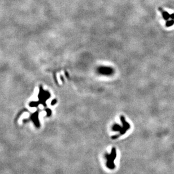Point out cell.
I'll return each mask as SVG.
<instances>
[{
  "label": "cell",
  "instance_id": "6da1fadb",
  "mask_svg": "<svg viewBox=\"0 0 174 174\" xmlns=\"http://www.w3.org/2000/svg\"><path fill=\"white\" fill-rule=\"evenodd\" d=\"M120 120L122 123V126H120L118 124L115 123L112 127V128H111L112 131H113L114 132H116V131H119V135H115H115L111 137L112 139L118 138L121 135H124L128 129H130V127H131L130 124L128 123V122H126L124 117L121 116L120 117Z\"/></svg>",
  "mask_w": 174,
  "mask_h": 174
},
{
  "label": "cell",
  "instance_id": "7a4b0ae2",
  "mask_svg": "<svg viewBox=\"0 0 174 174\" xmlns=\"http://www.w3.org/2000/svg\"><path fill=\"white\" fill-rule=\"evenodd\" d=\"M104 157L106 159V166L110 170H114L115 168L114 161L117 158V150L115 147H113L110 153H105Z\"/></svg>",
  "mask_w": 174,
  "mask_h": 174
},
{
  "label": "cell",
  "instance_id": "ba28073f",
  "mask_svg": "<svg viewBox=\"0 0 174 174\" xmlns=\"http://www.w3.org/2000/svg\"><path fill=\"white\" fill-rule=\"evenodd\" d=\"M66 76H67V77L68 78V73L67 72H66Z\"/></svg>",
  "mask_w": 174,
  "mask_h": 174
},
{
  "label": "cell",
  "instance_id": "3957f363",
  "mask_svg": "<svg viewBox=\"0 0 174 174\" xmlns=\"http://www.w3.org/2000/svg\"><path fill=\"white\" fill-rule=\"evenodd\" d=\"M98 73L102 75H111L114 73V70L109 67H105V66H102L99 67L97 70Z\"/></svg>",
  "mask_w": 174,
  "mask_h": 174
},
{
  "label": "cell",
  "instance_id": "8992f818",
  "mask_svg": "<svg viewBox=\"0 0 174 174\" xmlns=\"http://www.w3.org/2000/svg\"><path fill=\"white\" fill-rule=\"evenodd\" d=\"M55 103H57V100H54L53 101V102H52V103H51V104H52V105H54L55 104Z\"/></svg>",
  "mask_w": 174,
  "mask_h": 174
},
{
  "label": "cell",
  "instance_id": "52a82bcc",
  "mask_svg": "<svg viewBox=\"0 0 174 174\" xmlns=\"http://www.w3.org/2000/svg\"><path fill=\"white\" fill-rule=\"evenodd\" d=\"M170 18L173 19H174V14H172L171 15H170Z\"/></svg>",
  "mask_w": 174,
  "mask_h": 174
},
{
  "label": "cell",
  "instance_id": "277c9868",
  "mask_svg": "<svg viewBox=\"0 0 174 174\" xmlns=\"http://www.w3.org/2000/svg\"><path fill=\"white\" fill-rule=\"evenodd\" d=\"M162 15L164 18L165 19V20H167L170 17V15H169V14L167 12V11H162Z\"/></svg>",
  "mask_w": 174,
  "mask_h": 174
},
{
  "label": "cell",
  "instance_id": "5b68a950",
  "mask_svg": "<svg viewBox=\"0 0 174 174\" xmlns=\"http://www.w3.org/2000/svg\"><path fill=\"white\" fill-rule=\"evenodd\" d=\"M174 24V20H170V21H168V22L166 23V26H167V27H170V26H171L172 25H173Z\"/></svg>",
  "mask_w": 174,
  "mask_h": 174
}]
</instances>
